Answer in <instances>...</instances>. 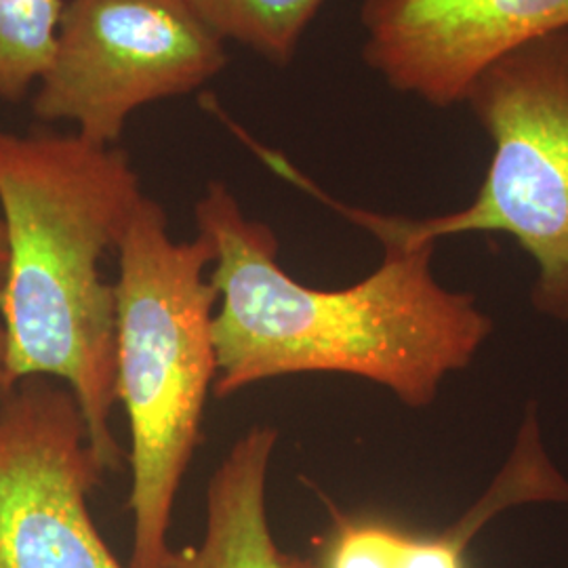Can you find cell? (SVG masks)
I'll list each match as a JSON object with an SVG mask.
<instances>
[{"mask_svg":"<svg viewBox=\"0 0 568 568\" xmlns=\"http://www.w3.org/2000/svg\"><path fill=\"white\" fill-rule=\"evenodd\" d=\"M194 217L215 248L217 398L284 375L342 373L422 408L490 335L474 297L436 281L434 243L379 236L382 265L361 283L325 291L284 272L276 234L246 217L224 183L206 185Z\"/></svg>","mask_w":568,"mask_h":568,"instance_id":"obj_1","label":"cell"},{"mask_svg":"<svg viewBox=\"0 0 568 568\" xmlns=\"http://www.w3.org/2000/svg\"><path fill=\"white\" fill-rule=\"evenodd\" d=\"M143 192L129 154L79 133L0 129V206L9 265L0 291L13 382L61 379L74 394L103 469L121 464L116 291L102 278Z\"/></svg>","mask_w":568,"mask_h":568,"instance_id":"obj_2","label":"cell"},{"mask_svg":"<svg viewBox=\"0 0 568 568\" xmlns=\"http://www.w3.org/2000/svg\"><path fill=\"white\" fill-rule=\"evenodd\" d=\"M116 251V400L129 417L133 474L129 568H166L171 514L217 377L220 295L204 281L215 248L203 234L175 243L163 204L143 194Z\"/></svg>","mask_w":568,"mask_h":568,"instance_id":"obj_3","label":"cell"},{"mask_svg":"<svg viewBox=\"0 0 568 568\" xmlns=\"http://www.w3.org/2000/svg\"><path fill=\"white\" fill-rule=\"evenodd\" d=\"M462 103L493 143L485 182L466 209L427 220L386 217L310 190L377 239L436 244L474 232L511 236L537 265L532 304L568 323V30L490 61Z\"/></svg>","mask_w":568,"mask_h":568,"instance_id":"obj_4","label":"cell"},{"mask_svg":"<svg viewBox=\"0 0 568 568\" xmlns=\"http://www.w3.org/2000/svg\"><path fill=\"white\" fill-rule=\"evenodd\" d=\"M227 61L225 41L187 0H65L32 112L116 145L135 110L196 91Z\"/></svg>","mask_w":568,"mask_h":568,"instance_id":"obj_5","label":"cell"},{"mask_svg":"<svg viewBox=\"0 0 568 568\" xmlns=\"http://www.w3.org/2000/svg\"><path fill=\"white\" fill-rule=\"evenodd\" d=\"M103 474L70 387L18 382L0 400V568H124L87 506Z\"/></svg>","mask_w":568,"mask_h":568,"instance_id":"obj_6","label":"cell"},{"mask_svg":"<svg viewBox=\"0 0 568 568\" xmlns=\"http://www.w3.org/2000/svg\"><path fill=\"white\" fill-rule=\"evenodd\" d=\"M363 58L389 89L434 108L528 41L568 30V0H363Z\"/></svg>","mask_w":568,"mask_h":568,"instance_id":"obj_7","label":"cell"},{"mask_svg":"<svg viewBox=\"0 0 568 568\" xmlns=\"http://www.w3.org/2000/svg\"><path fill=\"white\" fill-rule=\"evenodd\" d=\"M278 443L274 427H251L234 443L206 487L199 546L173 549L166 568H321L276 546L265 508V483Z\"/></svg>","mask_w":568,"mask_h":568,"instance_id":"obj_8","label":"cell"},{"mask_svg":"<svg viewBox=\"0 0 568 568\" xmlns=\"http://www.w3.org/2000/svg\"><path fill=\"white\" fill-rule=\"evenodd\" d=\"M222 39L243 44L264 60L288 65L305 30L326 0H187Z\"/></svg>","mask_w":568,"mask_h":568,"instance_id":"obj_9","label":"cell"},{"mask_svg":"<svg viewBox=\"0 0 568 568\" xmlns=\"http://www.w3.org/2000/svg\"><path fill=\"white\" fill-rule=\"evenodd\" d=\"M65 0H0V100L28 98L47 72Z\"/></svg>","mask_w":568,"mask_h":568,"instance_id":"obj_10","label":"cell"},{"mask_svg":"<svg viewBox=\"0 0 568 568\" xmlns=\"http://www.w3.org/2000/svg\"><path fill=\"white\" fill-rule=\"evenodd\" d=\"M405 532L382 523H344L326 556L325 568H400Z\"/></svg>","mask_w":568,"mask_h":568,"instance_id":"obj_11","label":"cell"},{"mask_svg":"<svg viewBox=\"0 0 568 568\" xmlns=\"http://www.w3.org/2000/svg\"><path fill=\"white\" fill-rule=\"evenodd\" d=\"M464 549L453 546L440 532L436 537H405L400 568H464Z\"/></svg>","mask_w":568,"mask_h":568,"instance_id":"obj_12","label":"cell"},{"mask_svg":"<svg viewBox=\"0 0 568 568\" xmlns=\"http://www.w3.org/2000/svg\"><path fill=\"white\" fill-rule=\"evenodd\" d=\"M16 382L9 373V365H7V335L4 328L0 325V400L13 389Z\"/></svg>","mask_w":568,"mask_h":568,"instance_id":"obj_13","label":"cell"},{"mask_svg":"<svg viewBox=\"0 0 568 568\" xmlns=\"http://www.w3.org/2000/svg\"><path fill=\"white\" fill-rule=\"evenodd\" d=\"M7 265H9V246H7V230H4V222L0 217V291L4 284V276H7Z\"/></svg>","mask_w":568,"mask_h":568,"instance_id":"obj_14","label":"cell"}]
</instances>
